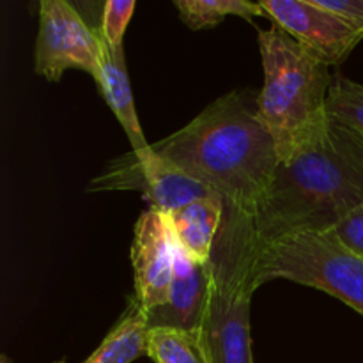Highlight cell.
I'll return each mask as SVG.
<instances>
[{
    "label": "cell",
    "mask_w": 363,
    "mask_h": 363,
    "mask_svg": "<svg viewBox=\"0 0 363 363\" xmlns=\"http://www.w3.org/2000/svg\"><path fill=\"white\" fill-rule=\"evenodd\" d=\"M277 279L323 291L363 315V257L347 248L333 230L262 243L257 287Z\"/></svg>",
    "instance_id": "5"
},
{
    "label": "cell",
    "mask_w": 363,
    "mask_h": 363,
    "mask_svg": "<svg viewBox=\"0 0 363 363\" xmlns=\"http://www.w3.org/2000/svg\"><path fill=\"white\" fill-rule=\"evenodd\" d=\"M99 73L96 77L98 87L105 98L106 105L117 117V121L123 126L128 140L131 144V151L142 152L151 149V144L145 138L138 123L137 108H135L133 92H131L130 77L126 69V59H124V50L112 52L105 39L99 34Z\"/></svg>",
    "instance_id": "11"
},
{
    "label": "cell",
    "mask_w": 363,
    "mask_h": 363,
    "mask_svg": "<svg viewBox=\"0 0 363 363\" xmlns=\"http://www.w3.org/2000/svg\"><path fill=\"white\" fill-rule=\"evenodd\" d=\"M176 261V238L165 215L147 209L135 223L131 264L135 298L144 311L163 307L170 298Z\"/></svg>",
    "instance_id": "9"
},
{
    "label": "cell",
    "mask_w": 363,
    "mask_h": 363,
    "mask_svg": "<svg viewBox=\"0 0 363 363\" xmlns=\"http://www.w3.org/2000/svg\"><path fill=\"white\" fill-rule=\"evenodd\" d=\"M259 50L264 85L257 94V116L284 162L328 128L333 77L330 66L277 25L259 32Z\"/></svg>",
    "instance_id": "3"
},
{
    "label": "cell",
    "mask_w": 363,
    "mask_h": 363,
    "mask_svg": "<svg viewBox=\"0 0 363 363\" xmlns=\"http://www.w3.org/2000/svg\"><path fill=\"white\" fill-rule=\"evenodd\" d=\"M312 2L363 32V0H312Z\"/></svg>",
    "instance_id": "19"
},
{
    "label": "cell",
    "mask_w": 363,
    "mask_h": 363,
    "mask_svg": "<svg viewBox=\"0 0 363 363\" xmlns=\"http://www.w3.org/2000/svg\"><path fill=\"white\" fill-rule=\"evenodd\" d=\"M259 6L264 18L326 66L342 64L363 39V32L312 0H262Z\"/></svg>",
    "instance_id": "8"
},
{
    "label": "cell",
    "mask_w": 363,
    "mask_h": 363,
    "mask_svg": "<svg viewBox=\"0 0 363 363\" xmlns=\"http://www.w3.org/2000/svg\"><path fill=\"white\" fill-rule=\"evenodd\" d=\"M261 247L254 216L225 202L208 262L209 303L202 326L215 363H254L250 303L259 289L255 277Z\"/></svg>",
    "instance_id": "4"
},
{
    "label": "cell",
    "mask_w": 363,
    "mask_h": 363,
    "mask_svg": "<svg viewBox=\"0 0 363 363\" xmlns=\"http://www.w3.org/2000/svg\"><path fill=\"white\" fill-rule=\"evenodd\" d=\"M0 363H14L7 354H0Z\"/></svg>",
    "instance_id": "20"
},
{
    "label": "cell",
    "mask_w": 363,
    "mask_h": 363,
    "mask_svg": "<svg viewBox=\"0 0 363 363\" xmlns=\"http://www.w3.org/2000/svg\"><path fill=\"white\" fill-rule=\"evenodd\" d=\"M151 147L250 216L280 163L275 140L259 121L257 96L248 91L222 96Z\"/></svg>",
    "instance_id": "1"
},
{
    "label": "cell",
    "mask_w": 363,
    "mask_h": 363,
    "mask_svg": "<svg viewBox=\"0 0 363 363\" xmlns=\"http://www.w3.org/2000/svg\"><path fill=\"white\" fill-rule=\"evenodd\" d=\"M363 202V137L330 119L319 137L279 163L255 213L262 243L332 230Z\"/></svg>",
    "instance_id": "2"
},
{
    "label": "cell",
    "mask_w": 363,
    "mask_h": 363,
    "mask_svg": "<svg viewBox=\"0 0 363 363\" xmlns=\"http://www.w3.org/2000/svg\"><path fill=\"white\" fill-rule=\"evenodd\" d=\"M137 190L142 191L152 211L170 215L197 199L215 194L174 163L147 149L128 152L112 160L99 176L89 183L87 191Z\"/></svg>",
    "instance_id": "6"
},
{
    "label": "cell",
    "mask_w": 363,
    "mask_h": 363,
    "mask_svg": "<svg viewBox=\"0 0 363 363\" xmlns=\"http://www.w3.org/2000/svg\"><path fill=\"white\" fill-rule=\"evenodd\" d=\"M223 211L225 201L218 194H211L165 216L177 243L195 261L208 264L222 227Z\"/></svg>",
    "instance_id": "12"
},
{
    "label": "cell",
    "mask_w": 363,
    "mask_h": 363,
    "mask_svg": "<svg viewBox=\"0 0 363 363\" xmlns=\"http://www.w3.org/2000/svg\"><path fill=\"white\" fill-rule=\"evenodd\" d=\"M332 230L347 248L363 257V202Z\"/></svg>",
    "instance_id": "18"
},
{
    "label": "cell",
    "mask_w": 363,
    "mask_h": 363,
    "mask_svg": "<svg viewBox=\"0 0 363 363\" xmlns=\"http://www.w3.org/2000/svg\"><path fill=\"white\" fill-rule=\"evenodd\" d=\"M67 69L85 71L96 80L99 73L98 27H91L66 0H43L34 71L57 84Z\"/></svg>",
    "instance_id": "7"
},
{
    "label": "cell",
    "mask_w": 363,
    "mask_h": 363,
    "mask_svg": "<svg viewBox=\"0 0 363 363\" xmlns=\"http://www.w3.org/2000/svg\"><path fill=\"white\" fill-rule=\"evenodd\" d=\"M135 6V0H106L103 4L101 23L98 30L112 52L124 50V34L133 16Z\"/></svg>",
    "instance_id": "17"
},
{
    "label": "cell",
    "mask_w": 363,
    "mask_h": 363,
    "mask_svg": "<svg viewBox=\"0 0 363 363\" xmlns=\"http://www.w3.org/2000/svg\"><path fill=\"white\" fill-rule=\"evenodd\" d=\"M174 7L183 23L191 30L215 27L227 16H240L248 21L255 16H264L259 2L248 0H176Z\"/></svg>",
    "instance_id": "15"
},
{
    "label": "cell",
    "mask_w": 363,
    "mask_h": 363,
    "mask_svg": "<svg viewBox=\"0 0 363 363\" xmlns=\"http://www.w3.org/2000/svg\"><path fill=\"white\" fill-rule=\"evenodd\" d=\"M209 303V268L195 261L176 241L170 298L163 307L144 311L149 330H195L204 326Z\"/></svg>",
    "instance_id": "10"
},
{
    "label": "cell",
    "mask_w": 363,
    "mask_h": 363,
    "mask_svg": "<svg viewBox=\"0 0 363 363\" xmlns=\"http://www.w3.org/2000/svg\"><path fill=\"white\" fill-rule=\"evenodd\" d=\"M328 116L363 137V85L337 77L330 87Z\"/></svg>",
    "instance_id": "16"
},
{
    "label": "cell",
    "mask_w": 363,
    "mask_h": 363,
    "mask_svg": "<svg viewBox=\"0 0 363 363\" xmlns=\"http://www.w3.org/2000/svg\"><path fill=\"white\" fill-rule=\"evenodd\" d=\"M149 325L142 305L135 296L128 300L119 318L98 350L82 363H131L147 354ZM55 363H66L64 360Z\"/></svg>",
    "instance_id": "13"
},
{
    "label": "cell",
    "mask_w": 363,
    "mask_h": 363,
    "mask_svg": "<svg viewBox=\"0 0 363 363\" xmlns=\"http://www.w3.org/2000/svg\"><path fill=\"white\" fill-rule=\"evenodd\" d=\"M147 357L155 363H215L202 328L149 330Z\"/></svg>",
    "instance_id": "14"
}]
</instances>
